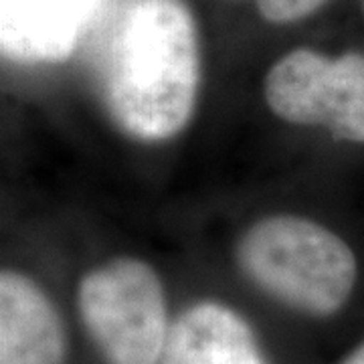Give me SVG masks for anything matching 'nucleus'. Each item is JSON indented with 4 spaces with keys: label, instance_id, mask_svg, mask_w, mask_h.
I'll list each match as a JSON object with an SVG mask.
<instances>
[{
    "label": "nucleus",
    "instance_id": "6e6552de",
    "mask_svg": "<svg viewBox=\"0 0 364 364\" xmlns=\"http://www.w3.org/2000/svg\"><path fill=\"white\" fill-rule=\"evenodd\" d=\"M259 14L273 25H287L318 13L328 0H255Z\"/></svg>",
    "mask_w": 364,
    "mask_h": 364
},
{
    "label": "nucleus",
    "instance_id": "0eeeda50",
    "mask_svg": "<svg viewBox=\"0 0 364 364\" xmlns=\"http://www.w3.org/2000/svg\"><path fill=\"white\" fill-rule=\"evenodd\" d=\"M95 6L97 0H2V53L18 61H59Z\"/></svg>",
    "mask_w": 364,
    "mask_h": 364
},
{
    "label": "nucleus",
    "instance_id": "423d86ee",
    "mask_svg": "<svg viewBox=\"0 0 364 364\" xmlns=\"http://www.w3.org/2000/svg\"><path fill=\"white\" fill-rule=\"evenodd\" d=\"M160 364H267L247 320L219 301H198L170 324Z\"/></svg>",
    "mask_w": 364,
    "mask_h": 364
},
{
    "label": "nucleus",
    "instance_id": "f03ea898",
    "mask_svg": "<svg viewBox=\"0 0 364 364\" xmlns=\"http://www.w3.org/2000/svg\"><path fill=\"white\" fill-rule=\"evenodd\" d=\"M237 263L272 298L320 318L348 301L358 273L352 249L338 235L296 215L253 223L237 243Z\"/></svg>",
    "mask_w": 364,
    "mask_h": 364
},
{
    "label": "nucleus",
    "instance_id": "39448f33",
    "mask_svg": "<svg viewBox=\"0 0 364 364\" xmlns=\"http://www.w3.org/2000/svg\"><path fill=\"white\" fill-rule=\"evenodd\" d=\"M67 336L51 299L31 277L0 275V364H65Z\"/></svg>",
    "mask_w": 364,
    "mask_h": 364
},
{
    "label": "nucleus",
    "instance_id": "7ed1b4c3",
    "mask_svg": "<svg viewBox=\"0 0 364 364\" xmlns=\"http://www.w3.org/2000/svg\"><path fill=\"white\" fill-rule=\"evenodd\" d=\"M77 308L107 364H160L170 324L164 287L140 259L117 257L83 275Z\"/></svg>",
    "mask_w": 364,
    "mask_h": 364
},
{
    "label": "nucleus",
    "instance_id": "1a4fd4ad",
    "mask_svg": "<svg viewBox=\"0 0 364 364\" xmlns=\"http://www.w3.org/2000/svg\"><path fill=\"white\" fill-rule=\"evenodd\" d=\"M338 364H364V342L363 344H358V346Z\"/></svg>",
    "mask_w": 364,
    "mask_h": 364
},
{
    "label": "nucleus",
    "instance_id": "20e7f679",
    "mask_svg": "<svg viewBox=\"0 0 364 364\" xmlns=\"http://www.w3.org/2000/svg\"><path fill=\"white\" fill-rule=\"evenodd\" d=\"M265 102L289 124L320 126L336 140L364 144V55L326 57L299 47L277 59L263 81Z\"/></svg>",
    "mask_w": 364,
    "mask_h": 364
},
{
    "label": "nucleus",
    "instance_id": "f257e3e1",
    "mask_svg": "<svg viewBox=\"0 0 364 364\" xmlns=\"http://www.w3.org/2000/svg\"><path fill=\"white\" fill-rule=\"evenodd\" d=\"M200 83L195 16L182 0H128L117 18L104 93L132 138L168 140L188 124Z\"/></svg>",
    "mask_w": 364,
    "mask_h": 364
}]
</instances>
